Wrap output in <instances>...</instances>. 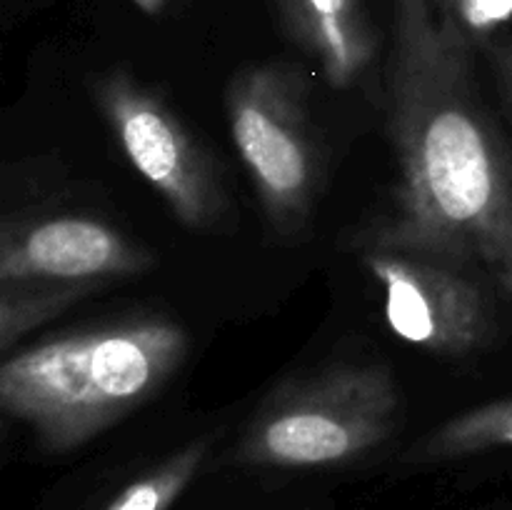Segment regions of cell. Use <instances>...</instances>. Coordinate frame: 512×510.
I'll return each instance as SVG.
<instances>
[{
	"instance_id": "cell-1",
	"label": "cell",
	"mask_w": 512,
	"mask_h": 510,
	"mask_svg": "<svg viewBox=\"0 0 512 510\" xmlns=\"http://www.w3.org/2000/svg\"><path fill=\"white\" fill-rule=\"evenodd\" d=\"M470 55L468 33L435 0H395L385 68L395 185L360 245L480 273L512 300V148Z\"/></svg>"
},
{
	"instance_id": "cell-2",
	"label": "cell",
	"mask_w": 512,
	"mask_h": 510,
	"mask_svg": "<svg viewBox=\"0 0 512 510\" xmlns=\"http://www.w3.org/2000/svg\"><path fill=\"white\" fill-rule=\"evenodd\" d=\"M185 355L188 333L168 318L75 330L5 355L0 408L68 453L160 395Z\"/></svg>"
},
{
	"instance_id": "cell-3",
	"label": "cell",
	"mask_w": 512,
	"mask_h": 510,
	"mask_svg": "<svg viewBox=\"0 0 512 510\" xmlns=\"http://www.w3.org/2000/svg\"><path fill=\"white\" fill-rule=\"evenodd\" d=\"M403 413L385 365L338 363L280 385L250 418L235 463L328 468L363 458L395 433Z\"/></svg>"
},
{
	"instance_id": "cell-4",
	"label": "cell",
	"mask_w": 512,
	"mask_h": 510,
	"mask_svg": "<svg viewBox=\"0 0 512 510\" xmlns=\"http://www.w3.org/2000/svg\"><path fill=\"white\" fill-rule=\"evenodd\" d=\"M230 138L275 230L308 220L320 183V158L305 80L288 65H248L225 88Z\"/></svg>"
},
{
	"instance_id": "cell-5",
	"label": "cell",
	"mask_w": 512,
	"mask_h": 510,
	"mask_svg": "<svg viewBox=\"0 0 512 510\" xmlns=\"http://www.w3.org/2000/svg\"><path fill=\"white\" fill-rule=\"evenodd\" d=\"M93 98L128 163L180 225L203 230L223 218L228 195L218 168L163 95L115 68L95 78Z\"/></svg>"
},
{
	"instance_id": "cell-6",
	"label": "cell",
	"mask_w": 512,
	"mask_h": 510,
	"mask_svg": "<svg viewBox=\"0 0 512 510\" xmlns=\"http://www.w3.org/2000/svg\"><path fill=\"white\" fill-rule=\"evenodd\" d=\"M360 260L383 290L385 323L405 343L463 358L493 338V310L473 273L375 245H360Z\"/></svg>"
},
{
	"instance_id": "cell-7",
	"label": "cell",
	"mask_w": 512,
	"mask_h": 510,
	"mask_svg": "<svg viewBox=\"0 0 512 510\" xmlns=\"http://www.w3.org/2000/svg\"><path fill=\"white\" fill-rule=\"evenodd\" d=\"M153 263L143 245L85 215L5 223L0 235V283H108L145 273Z\"/></svg>"
},
{
	"instance_id": "cell-8",
	"label": "cell",
	"mask_w": 512,
	"mask_h": 510,
	"mask_svg": "<svg viewBox=\"0 0 512 510\" xmlns=\"http://www.w3.org/2000/svg\"><path fill=\"white\" fill-rule=\"evenodd\" d=\"M285 20L333 88H350L378 53L363 0H280Z\"/></svg>"
},
{
	"instance_id": "cell-9",
	"label": "cell",
	"mask_w": 512,
	"mask_h": 510,
	"mask_svg": "<svg viewBox=\"0 0 512 510\" xmlns=\"http://www.w3.org/2000/svg\"><path fill=\"white\" fill-rule=\"evenodd\" d=\"M505 445H512V398L493 400L453 415L418 443V448L410 450V460L445 463Z\"/></svg>"
},
{
	"instance_id": "cell-10",
	"label": "cell",
	"mask_w": 512,
	"mask_h": 510,
	"mask_svg": "<svg viewBox=\"0 0 512 510\" xmlns=\"http://www.w3.org/2000/svg\"><path fill=\"white\" fill-rule=\"evenodd\" d=\"M105 283H0V353H13L15 345L58 318L78 300L98 293Z\"/></svg>"
},
{
	"instance_id": "cell-11",
	"label": "cell",
	"mask_w": 512,
	"mask_h": 510,
	"mask_svg": "<svg viewBox=\"0 0 512 510\" xmlns=\"http://www.w3.org/2000/svg\"><path fill=\"white\" fill-rule=\"evenodd\" d=\"M208 458V440H193L125 485L103 510H170Z\"/></svg>"
},
{
	"instance_id": "cell-12",
	"label": "cell",
	"mask_w": 512,
	"mask_h": 510,
	"mask_svg": "<svg viewBox=\"0 0 512 510\" xmlns=\"http://www.w3.org/2000/svg\"><path fill=\"white\" fill-rule=\"evenodd\" d=\"M448 10L468 38H488L512 20V0H435Z\"/></svg>"
},
{
	"instance_id": "cell-13",
	"label": "cell",
	"mask_w": 512,
	"mask_h": 510,
	"mask_svg": "<svg viewBox=\"0 0 512 510\" xmlns=\"http://www.w3.org/2000/svg\"><path fill=\"white\" fill-rule=\"evenodd\" d=\"M133 3L138 5L143 13L158 15V13H163V8H165V3H168V0H133Z\"/></svg>"
},
{
	"instance_id": "cell-14",
	"label": "cell",
	"mask_w": 512,
	"mask_h": 510,
	"mask_svg": "<svg viewBox=\"0 0 512 510\" xmlns=\"http://www.w3.org/2000/svg\"><path fill=\"white\" fill-rule=\"evenodd\" d=\"M503 73H505V83H508L510 95H512V40L508 48L503 50Z\"/></svg>"
}]
</instances>
